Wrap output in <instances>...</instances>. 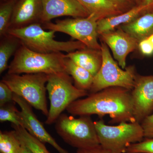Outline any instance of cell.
<instances>
[{
	"instance_id": "cell-1",
	"label": "cell",
	"mask_w": 153,
	"mask_h": 153,
	"mask_svg": "<svg viewBox=\"0 0 153 153\" xmlns=\"http://www.w3.org/2000/svg\"><path fill=\"white\" fill-rule=\"evenodd\" d=\"M72 115H108L111 123L118 124L135 121L133 114L131 91L119 87L107 88L87 97L79 99L66 108Z\"/></svg>"
},
{
	"instance_id": "cell-2",
	"label": "cell",
	"mask_w": 153,
	"mask_h": 153,
	"mask_svg": "<svg viewBox=\"0 0 153 153\" xmlns=\"http://www.w3.org/2000/svg\"><path fill=\"white\" fill-rule=\"evenodd\" d=\"M55 33L51 30L45 31L41 24L37 23L25 27L9 29L7 34L18 38L29 49L39 53H68L87 48L78 41H56L55 39Z\"/></svg>"
},
{
	"instance_id": "cell-3",
	"label": "cell",
	"mask_w": 153,
	"mask_h": 153,
	"mask_svg": "<svg viewBox=\"0 0 153 153\" xmlns=\"http://www.w3.org/2000/svg\"><path fill=\"white\" fill-rule=\"evenodd\" d=\"M66 55L62 52L44 53L35 52L22 44L9 65L8 74L44 73L49 75L66 72Z\"/></svg>"
},
{
	"instance_id": "cell-4",
	"label": "cell",
	"mask_w": 153,
	"mask_h": 153,
	"mask_svg": "<svg viewBox=\"0 0 153 153\" xmlns=\"http://www.w3.org/2000/svg\"><path fill=\"white\" fill-rule=\"evenodd\" d=\"M73 80L66 72L48 75L47 89L50 108L45 123H55L73 102L88 95V91L79 89L73 85Z\"/></svg>"
},
{
	"instance_id": "cell-5",
	"label": "cell",
	"mask_w": 153,
	"mask_h": 153,
	"mask_svg": "<svg viewBox=\"0 0 153 153\" xmlns=\"http://www.w3.org/2000/svg\"><path fill=\"white\" fill-rule=\"evenodd\" d=\"M48 75L44 73L6 74L2 81L14 93L24 98L33 107L48 116L46 91Z\"/></svg>"
},
{
	"instance_id": "cell-6",
	"label": "cell",
	"mask_w": 153,
	"mask_h": 153,
	"mask_svg": "<svg viewBox=\"0 0 153 153\" xmlns=\"http://www.w3.org/2000/svg\"><path fill=\"white\" fill-rule=\"evenodd\" d=\"M102 63L100 69L94 77L89 94L96 93L111 87L123 88L131 91L133 88L137 73L134 66L123 69L113 58L109 48L101 41Z\"/></svg>"
},
{
	"instance_id": "cell-7",
	"label": "cell",
	"mask_w": 153,
	"mask_h": 153,
	"mask_svg": "<svg viewBox=\"0 0 153 153\" xmlns=\"http://www.w3.org/2000/svg\"><path fill=\"white\" fill-rule=\"evenodd\" d=\"M55 128L65 142L77 149L100 144L94 121L90 116L74 118L62 114L55 122Z\"/></svg>"
},
{
	"instance_id": "cell-8",
	"label": "cell",
	"mask_w": 153,
	"mask_h": 153,
	"mask_svg": "<svg viewBox=\"0 0 153 153\" xmlns=\"http://www.w3.org/2000/svg\"><path fill=\"white\" fill-rule=\"evenodd\" d=\"M94 123L100 145L115 152L125 153L129 146L144 139L141 125L137 121L109 126L100 120Z\"/></svg>"
},
{
	"instance_id": "cell-9",
	"label": "cell",
	"mask_w": 153,
	"mask_h": 153,
	"mask_svg": "<svg viewBox=\"0 0 153 153\" xmlns=\"http://www.w3.org/2000/svg\"><path fill=\"white\" fill-rule=\"evenodd\" d=\"M97 22L94 16L90 15L85 18L58 20L55 23L47 22L42 26L44 30L67 34L89 49L100 50L101 44L98 41Z\"/></svg>"
},
{
	"instance_id": "cell-10",
	"label": "cell",
	"mask_w": 153,
	"mask_h": 153,
	"mask_svg": "<svg viewBox=\"0 0 153 153\" xmlns=\"http://www.w3.org/2000/svg\"><path fill=\"white\" fill-rule=\"evenodd\" d=\"M131 96L134 118L141 123L153 112V75L137 74Z\"/></svg>"
},
{
	"instance_id": "cell-11",
	"label": "cell",
	"mask_w": 153,
	"mask_h": 153,
	"mask_svg": "<svg viewBox=\"0 0 153 153\" xmlns=\"http://www.w3.org/2000/svg\"><path fill=\"white\" fill-rule=\"evenodd\" d=\"M13 100L20 106L19 112L22 126L29 133L42 143H47L55 148L59 153H70L58 144L46 130L43 124L38 120L33 112L32 106L24 98L14 93Z\"/></svg>"
},
{
	"instance_id": "cell-12",
	"label": "cell",
	"mask_w": 153,
	"mask_h": 153,
	"mask_svg": "<svg viewBox=\"0 0 153 153\" xmlns=\"http://www.w3.org/2000/svg\"><path fill=\"white\" fill-rule=\"evenodd\" d=\"M99 36L111 50L121 68L125 69L127 57L138 47V41L120 27L102 33Z\"/></svg>"
},
{
	"instance_id": "cell-13",
	"label": "cell",
	"mask_w": 153,
	"mask_h": 153,
	"mask_svg": "<svg viewBox=\"0 0 153 153\" xmlns=\"http://www.w3.org/2000/svg\"><path fill=\"white\" fill-rule=\"evenodd\" d=\"M41 25L62 16L85 18L89 13L77 0H42Z\"/></svg>"
},
{
	"instance_id": "cell-14",
	"label": "cell",
	"mask_w": 153,
	"mask_h": 153,
	"mask_svg": "<svg viewBox=\"0 0 153 153\" xmlns=\"http://www.w3.org/2000/svg\"><path fill=\"white\" fill-rule=\"evenodd\" d=\"M42 12V0H20L15 6L9 29L41 23Z\"/></svg>"
},
{
	"instance_id": "cell-15",
	"label": "cell",
	"mask_w": 153,
	"mask_h": 153,
	"mask_svg": "<svg viewBox=\"0 0 153 153\" xmlns=\"http://www.w3.org/2000/svg\"><path fill=\"white\" fill-rule=\"evenodd\" d=\"M153 9V5H138L124 13L97 22V30L99 36L102 33L112 31L121 25L128 24L146 12Z\"/></svg>"
},
{
	"instance_id": "cell-16",
	"label": "cell",
	"mask_w": 153,
	"mask_h": 153,
	"mask_svg": "<svg viewBox=\"0 0 153 153\" xmlns=\"http://www.w3.org/2000/svg\"><path fill=\"white\" fill-rule=\"evenodd\" d=\"M66 56L95 76L101 67V50L86 48L67 53Z\"/></svg>"
},
{
	"instance_id": "cell-17",
	"label": "cell",
	"mask_w": 153,
	"mask_h": 153,
	"mask_svg": "<svg viewBox=\"0 0 153 153\" xmlns=\"http://www.w3.org/2000/svg\"><path fill=\"white\" fill-rule=\"evenodd\" d=\"M138 41L153 34V12L143 14L132 22L118 27Z\"/></svg>"
},
{
	"instance_id": "cell-18",
	"label": "cell",
	"mask_w": 153,
	"mask_h": 153,
	"mask_svg": "<svg viewBox=\"0 0 153 153\" xmlns=\"http://www.w3.org/2000/svg\"><path fill=\"white\" fill-rule=\"evenodd\" d=\"M89 15L94 16L97 20L114 16L124 13L111 0H77Z\"/></svg>"
},
{
	"instance_id": "cell-19",
	"label": "cell",
	"mask_w": 153,
	"mask_h": 153,
	"mask_svg": "<svg viewBox=\"0 0 153 153\" xmlns=\"http://www.w3.org/2000/svg\"><path fill=\"white\" fill-rule=\"evenodd\" d=\"M65 66L66 72L74 80V85L79 89L88 92L93 83V74L66 56Z\"/></svg>"
},
{
	"instance_id": "cell-20",
	"label": "cell",
	"mask_w": 153,
	"mask_h": 153,
	"mask_svg": "<svg viewBox=\"0 0 153 153\" xmlns=\"http://www.w3.org/2000/svg\"><path fill=\"white\" fill-rule=\"evenodd\" d=\"M0 42V74L8 68V62L22 45V43L16 37L7 34L1 38Z\"/></svg>"
},
{
	"instance_id": "cell-21",
	"label": "cell",
	"mask_w": 153,
	"mask_h": 153,
	"mask_svg": "<svg viewBox=\"0 0 153 153\" xmlns=\"http://www.w3.org/2000/svg\"><path fill=\"white\" fill-rule=\"evenodd\" d=\"M12 127L16 131L19 139L32 153H50L47 149L44 143L33 137L23 127L12 124Z\"/></svg>"
},
{
	"instance_id": "cell-22",
	"label": "cell",
	"mask_w": 153,
	"mask_h": 153,
	"mask_svg": "<svg viewBox=\"0 0 153 153\" xmlns=\"http://www.w3.org/2000/svg\"><path fill=\"white\" fill-rule=\"evenodd\" d=\"M22 143L15 130L0 131V152L1 153H20Z\"/></svg>"
},
{
	"instance_id": "cell-23",
	"label": "cell",
	"mask_w": 153,
	"mask_h": 153,
	"mask_svg": "<svg viewBox=\"0 0 153 153\" xmlns=\"http://www.w3.org/2000/svg\"><path fill=\"white\" fill-rule=\"evenodd\" d=\"M15 3L9 1L3 4L0 8V36L1 38L7 35L14 8Z\"/></svg>"
},
{
	"instance_id": "cell-24",
	"label": "cell",
	"mask_w": 153,
	"mask_h": 153,
	"mask_svg": "<svg viewBox=\"0 0 153 153\" xmlns=\"http://www.w3.org/2000/svg\"><path fill=\"white\" fill-rule=\"evenodd\" d=\"M15 103L14 101L0 106V121H9L15 125L22 126L20 111L17 109Z\"/></svg>"
},
{
	"instance_id": "cell-25",
	"label": "cell",
	"mask_w": 153,
	"mask_h": 153,
	"mask_svg": "<svg viewBox=\"0 0 153 153\" xmlns=\"http://www.w3.org/2000/svg\"><path fill=\"white\" fill-rule=\"evenodd\" d=\"M153 153V138H144L140 142L129 146L126 152Z\"/></svg>"
},
{
	"instance_id": "cell-26",
	"label": "cell",
	"mask_w": 153,
	"mask_h": 153,
	"mask_svg": "<svg viewBox=\"0 0 153 153\" xmlns=\"http://www.w3.org/2000/svg\"><path fill=\"white\" fill-rule=\"evenodd\" d=\"M14 93L5 82H0V106L14 101Z\"/></svg>"
},
{
	"instance_id": "cell-27",
	"label": "cell",
	"mask_w": 153,
	"mask_h": 153,
	"mask_svg": "<svg viewBox=\"0 0 153 153\" xmlns=\"http://www.w3.org/2000/svg\"><path fill=\"white\" fill-rule=\"evenodd\" d=\"M144 138H153V113L145 118L141 123Z\"/></svg>"
},
{
	"instance_id": "cell-28",
	"label": "cell",
	"mask_w": 153,
	"mask_h": 153,
	"mask_svg": "<svg viewBox=\"0 0 153 153\" xmlns=\"http://www.w3.org/2000/svg\"><path fill=\"white\" fill-rule=\"evenodd\" d=\"M138 48L143 55L149 56L153 54V47L148 38L139 42Z\"/></svg>"
},
{
	"instance_id": "cell-29",
	"label": "cell",
	"mask_w": 153,
	"mask_h": 153,
	"mask_svg": "<svg viewBox=\"0 0 153 153\" xmlns=\"http://www.w3.org/2000/svg\"><path fill=\"white\" fill-rule=\"evenodd\" d=\"M76 153H118L103 147L101 145L87 149H77Z\"/></svg>"
},
{
	"instance_id": "cell-30",
	"label": "cell",
	"mask_w": 153,
	"mask_h": 153,
	"mask_svg": "<svg viewBox=\"0 0 153 153\" xmlns=\"http://www.w3.org/2000/svg\"><path fill=\"white\" fill-rule=\"evenodd\" d=\"M111 1H112L118 6L123 12H125L129 10L128 9L131 8L130 7H131V5L133 4L132 2L133 0H111Z\"/></svg>"
},
{
	"instance_id": "cell-31",
	"label": "cell",
	"mask_w": 153,
	"mask_h": 153,
	"mask_svg": "<svg viewBox=\"0 0 153 153\" xmlns=\"http://www.w3.org/2000/svg\"><path fill=\"white\" fill-rule=\"evenodd\" d=\"M22 149L20 153H33L23 143H22Z\"/></svg>"
},
{
	"instance_id": "cell-32",
	"label": "cell",
	"mask_w": 153,
	"mask_h": 153,
	"mask_svg": "<svg viewBox=\"0 0 153 153\" xmlns=\"http://www.w3.org/2000/svg\"><path fill=\"white\" fill-rule=\"evenodd\" d=\"M142 4L146 5H153V0H142Z\"/></svg>"
},
{
	"instance_id": "cell-33",
	"label": "cell",
	"mask_w": 153,
	"mask_h": 153,
	"mask_svg": "<svg viewBox=\"0 0 153 153\" xmlns=\"http://www.w3.org/2000/svg\"><path fill=\"white\" fill-rule=\"evenodd\" d=\"M148 39H149V40L150 41L151 44H152L153 47V34L152 35V36H150L149 37Z\"/></svg>"
},
{
	"instance_id": "cell-34",
	"label": "cell",
	"mask_w": 153,
	"mask_h": 153,
	"mask_svg": "<svg viewBox=\"0 0 153 153\" xmlns=\"http://www.w3.org/2000/svg\"><path fill=\"white\" fill-rule=\"evenodd\" d=\"M134 1H136L137 3H139V5L141 4L142 2V0H134Z\"/></svg>"
},
{
	"instance_id": "cell-35",
	"label": "cell",
	"mask_w": 153,
	"mask_h": 153,
	"mask_svg": "<svg viewBox=\"0 0 153 153\" xmlns=\"http://www.w3.org/2000/svg\"><path fill=\"white\" fill-rule=\"evenodd\" d=\"M125 153H148L146 152H126Z\"/></svg>"
},
{
	"instance_id": "cell-36",
	"label": "cell",
	"mask_w": 153,
	"mask_h": 153,
	"mask_svg": "<svg viewBox=\"0 0 153 153\" xmlns=\"http://www.w3.org/2000/svg\"></svg>"
}]
</instances>
